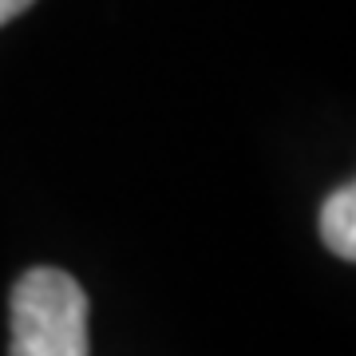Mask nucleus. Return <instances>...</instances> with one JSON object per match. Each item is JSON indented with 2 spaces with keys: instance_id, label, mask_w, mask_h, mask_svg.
<instances>
[{
  "instance_id": "obj_1",
  "label": "nucleus",
  "mask_w": 356,
  "mask_h": 356,
  "mask_svg": "<svg viewBox=\"0 0 356 356\" xmlns=\"http://www.w3.org/2000/svg\"><path fill=\"white\" fill-rule=\"evenodd\" d=\"M88 293L72 273L36 266L13 285L8 356H91Z\"/></svg>"
},
{
  "instance_id": "obj_2",
  "label": "nucleus",
  "mask_w": 356,
  "mask_h": 356,
  "mask_svg": "<svg viewBox=\"0 0 356 356\" xmlns=\"http://www.w3.org/2000/svg\"><path fill=\"white\" fill-rule=\"evenodd\" d=\"M321 238L337 257L353 261L356 257V186L344 182L341 191H332L321 206Z\"/></svg>"
},
{
  "instance_id": "obj_3",
  "label": "nucleus",
  "mask_w": 356,
  "mask_h": 356,
  "mask_svg": "<svg viewBox=\"0 0 356 356\" xmlns=\"http://www.w3.org/2000/svg\"><path fill=\"white\" fill-rule=\"evenodd\" d=\"M36 0H0V24H8V20H16L20 13H28Z\"/></svg>"
}]
</instances>
